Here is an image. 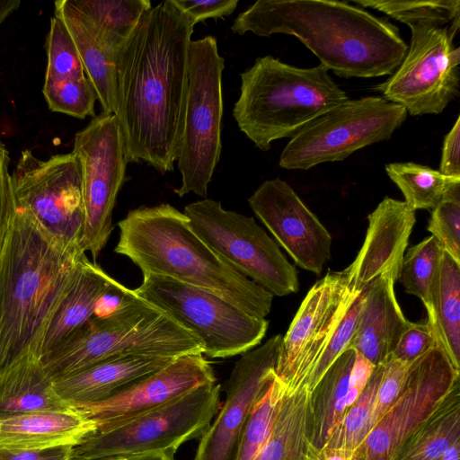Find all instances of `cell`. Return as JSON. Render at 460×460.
Returning a JSON list of instances; mask_svg holds the SVG:
<instances>
[{"mask_svg":"<svg viewBox=\"0 0 460 460\" xmlns=\"http://www.w3.org/2000/svg\"><path fill=\"white\" fill-rule=\"evenodd\" d=\"M79 160L84 226L82 248L93 261L112 232V213L125 181L127 159L119 119L101 113L75 135L72 151Z\"/></svg>","mask_w":460,"mask_h":460,"instance_id":"obj_14","label":"cell"},{"mask_svg":"<svg viewBox=\"0 0 460 460\" xmlns=\"http://www.w3.org/2000/svg\"><path fill=\"white\" fill-rule=\"evenodd\" d=\"M220 390L217 383L205 384L119 426L96 431L73 448L71 460L176 452L208 429L219 406Z\"/></svg>","mask_w":460,"mask_h":460,"instance_id":"obj_10","label":"cell"},{"mask_svg":"<svg viewBox=\"0 0 460 460\" xmlns=\"http://www.w3.org/2000/svg\"><path fill=\"white\" fill-rule=\"evenodd\" d=\"M193 231L225 261L273 296L296 293L297 271L252 217L204 199L183 210Z\"/></svg>","mask_w":460,"mask_h":460,"instance_id":"obj_11","label":"cell"},{"mask_svg":"<svg viewBox=\"0 0 460 460\" xmlns=\"http://www.w3.org/2000/svg\"><path fill=\"white\" fill-rule=\"evenodd\" d=\"M435 332L460 370V262L442 252L434 292Z\"/></svg>","mask_w":460,"mask_h":460,"instance_id":"obj_30","label":"cell"},{"mask_svg":"<svg viewBox=\"0 0 460 460\" xmlns=\"http://www.w3.org/2000/svg\"><path fill=\"white\" fill-rule=\"evenodd\" d=\"M248 203L276 241L305 270L320 274L331 258L332 236L286 181H265Z\"/></svg>","mask_w":460,"mask_h":460,"instance_id":"obj_18","label":"cell"},{"mask_svg":"<svg viewBox=\"0 0 460 460\" xmlns=\"http://www.w3.org/2000/svg\"><path fill=\"white\" fill-rule=\"evenodd\" d=\"M189 354H203L201 341L129 289L112 312L91 318L40 361L53 380L112 358Z\"/></svg>","mask_w":460,"mask_h":460,"instance_id":"obj_6","label":"cell"},{"mask_svg":"<svg viewBox=\"0 0 460 460\" xmlns=\"http://www.w3.org/2000/svg\"><path fill=\"white\" fill-rule=\"evenodd\" d=\"M360 293L342 271H329L307 292L282 337L275 375L292 394L305 387L323 350Z\"/></svg>","mask_w":460,"mask_h":460,"instance_id":"obj_16","label":"cell"},{"mask_svg":"<svg viewBox=\"0 0 460 460\" xmlns=\"http://www.w3.org/2000/svg\"><path fill=\"white\" fill-rule=\"evenodd\" d=\"M382 373L383 365L374 367L365 387L324 446L354 453L364 441L372 429L375 401Z\"/></svg>","mask_w":460,"mask_h":460,"instance_id":"obj_34","label":"cell"},{"mask_svg":"<svg viewBox=\"0 0 460 460\" xmlns=\"http://www.w3.org/2000/svg\"><path fill=\"white\" fill-rule=\"evenodd\" d=\"M175 451L164 450L146 454L113 456L97 460H174Z\"/></svg>","mask_w":460,"mask_h":460,"instance_id":"obj_47","label":"cell"},{"mask_svg":"<svg viewBox=\"0 0 460 460\" xmlns=\"http://www.w3.org/2000/svg\"><path fill=\"white\" fill-rule=\"evenodd\" d=\"M406 117L403 107L384 97L348 100L294 134L279 164L288 170H308L342 161L365 146L389 139Z\"/></svg>","mask_w":460,"mask_h":460,"instance_id":"obj_9","label":"cell"},{"mask_svg":"<svg viewBox=\"0 0 460 460\" xmlns=\"http://www.w3.org/2000/svg\"><path fill=\"white\" fill-rule=\"evenodd\" d=\"M395 282L382 277L364 292L355 332L348 349H352L373 367L384 365L409 324L397 302Z\"/></svg>","mask_w":460,"mask_h":460,"instance_id":"obj_23","label":"cell"},{"mask_svg":"<svg viewBox=\"0 0 460 460\" xmlns=\"http://www.w3.org/2000/svg\"><path fill=\"white\" fill-rule=\"evenodd\" d=\"M54 5V15L63 21L75 44L102 113L115 114L116 62L128 38L94 18L84 8L80 0H59Z\"/></svg>","mask_w":460,"mask_h":460,"instance_id":"obj_21","label":"cell"},{"mask_svg":"<svg viewBox=\"0 0 460 460\" xmlns=\"http://www.w3.org/2000/svg\"><path fill=\"white\" fill-rule=\"evenodd\" d=\"M42 93L52 111L77 119L94 117L98 98L86 75L79 79L44 80Z\"/></svg>","mask_w":460,"mask_h":460,"instance_id":"obj_37","label":"cell"},{"mask_svg":"<svg viewBox=\"0 0 460 460\" xmlns=\"http://www.w3.org/2000/svg\"><path fill=\"white\" fill-rule=\"evenodd\" d=\"M9 164V152L4 144L0 140V249L5 240L16 211Z\"/></svg>","mask_w":460,"mask_h":460,"instance_id":"obj_42","label":"cell"},{"mask_svg":"<svg viewBox=\"0 0 460 460\" xmlns=\"http://www.w3.org/2000/svg\"><path fill=\"white\" fill-rule=\"evenodd\" d=\"M85 256L16 208L0 249V375L40 358L50 319Z\"/></svg>","mask_w":460,"mask_h":460,"instance_id":"obj_3","label":"cell"},{"mask_svg":"<svg viewBox=\"0 0 460 460\" xmlns=\"http://www.w3.org/2000/svg\"><path fill=\"white\" fill-rule=\"evenodd\" d=\"M174 4L185 13L193 24L208 18H223L230 15L238 4L237 0H173Z\"/></svg>","mask_w":460,"mask_h":460,"instance_id":"obj_43","label":"cell"},{"mask_svg":"<svg viewBox=\"0 0 460 460\" xmlns=\"http://www.w3.org/2000/svg\"><path fill=\"white\" fill-rule=\"evenodd\" d=\"M281 341V335H275L236 361L226 383V400L200 437L193 460H237L249 414L275 376Z\"/></svg>","mask_w":460,"mask_h":460,"instance_id":"obj_17","label":"cell"},{"mask_svg":"<svg viewBox=\"0 0 460 460\" xmlns=\"http://www.w3.org/2000/svg\"><path fill=\"white\" fill-rule=\"evenodd\" d=\"M21 4L18 0H0V26Z\"/></svg>","mask_w":460,"mask_h":460,"instance_id":"obj_48","label":"cell"},{"mask_svg":"<svg viewBox=\"0 0 460 460\" xmlns=\"http://www.w3.org/2000/svg\"><path fill=\"white\" fill-rule=\"evenodd\" d=\"M441 173L460 177V116L450 131L445 136L439 170Z\"/></svg>","mask_w":460,"mask_h":460,"instance_id":"obj_44","label":"cell"},{"mask_svg":"<svg viewBox=\"0 0 460 460\" xmlns=\"http://www.w3.org/2000/svg\"><path fill=\"white\" fill-rule=\"evenodd\" d=\"M240 77L233 117L261 151L349 100L322 65L301 68L268 55L257 58Z\"/></svg>","mask_w":460,"mask_h":460,"instance_id":"obj_5","label":"cell"},{"mask_svg":"<svg viewBox=\"0 0 460 460\" xmlns=\"http://www.w3.org/2000/svg\"><path fill=\"white\" fill-rule=\"evenodd\" d=\"M134 292L188 330L203 344V355L225 358L261 343L269 322L248 314L204 289L155 275L143 276Z\"/></svg>","mask_w":460,"mask_h":460,"instance_id":"obj_8","label":"cell"},{"mask_svg":"<svg viewBox=\"0 0 460 460\" xmlns=\"http://www.w3.org/2000/svg\"><path fill=\"white\" fill-rule=\"evenodd\" d=\"M358 5L371 7L410 25L448 26L453 36L460 28L459 0L375 1L354 0Z\"/></svg>","mask_w":460,"mask_h":460,"instance_id":"obj_33","label":"cell"},{"mask_svg":"<svg viewBox=\"0 0 460 460\" xmlns=\"http://www.w3.org/2000/svg\"><path fill=\"white\" fill-rule=\"evenodd\" d=\"M12 184L17 208L29 212L64 244L82 248V172L73 152L41 160L23 150L12 172Z\"/></svg>","mask_w":460,"mask_h":460,"instance_id":"obj_13","label":"cell"},{"mask_svg":"<svg viewBox=\"0 0 460 460\" xmlns=\"http://www.w3.org/2000/svg\"><path fill=\"white\" fill-rule=\"evenodd\" d=\"M459 376L460 370L438 339L429 350L410 364L397 400L355 450L352 460H391L407 437L459 382Z\"/></svg>","mask_w":460,"mask_h":460,"instance_id":"obj_15","label":"cell"},{"mask_svg":"<svg viewBox=\"0 0 460 460\" xmlns=\"http://www.w3.org/2000/svg\"><path fill=\"white\" fill-rule=\"evenodd\" d=\"M353 452L341 448L323 447L316 448L311 445L306 460H352Z\"/></svg>","mask_w":460,"mask_h":460,"instance_id":"obj_46","label":"cell"},{"mask_svg":"<svg viewBox=\"0 0 460 460\" xmlns=\"http://www.w3.org/2000/svg\"><path fill=\"white\" fill-rule=\"evenodd\" d=\"M397 69L375 89L411 116L438 114L459 94L460 48L448 26L414 24Z\"/></svg>","mask_w":460,"mask_h":460,"instance_id":"obj_12","label":"cell"},{"mask_svg":"<svg viewBox=\"0 0 460 460\" xmlns=\"http://www.w3.org/2000/svg\"><path fill=\"white\" fill-rule=\"evenodd\" d=\"M389 178L415 211L433 209L454 188L460 186V177H451L426 165L407 162L385 165Z\"/></svg>","mask_w":460,"mask_h":460,"instance_id":"obj_31","label":"cell"},{"mask_svg":"<svg viewBox=\"0 0 460 460\" xmlns=\"http://www.w3.org/2000/svg\"><path fill=\"white\" fill-rule=\"evenodd\" d=\"M443 249L430 235L404 254L399 279L408 294L419 297L428 314V324L435 332L434 292Z\"/></svg>","mask_w":460,"mask_h":460,"instance_id":"obj_32","label":"cell"},{"mask_svg":"<svg viewBox=\"0 0 460 460\" xmlns=\"http://www.w3.org/2000/svg\"><path fill=\"white\" fill-rule=\"evenodd\" d=\"M96 431L95 422L75 408L22 413L0 418V448L75 447Z\"/></svg>","mask_w":460,"mask_h":460,"instance_id":"obj_24","label":"cell"},{"mask_svg":"<svg viewBox=\"0 0 460 460\" xmlns=\"http://www.w3.org/2000/svg\"><path fill=\"white\" fill-rule=\"evenodd\" d=\"M357 353L347 349L311 392V442L322 448L348 411L345 396L351 386Z\"/></svg>","mask_w":460,"mask_h":460,"instance_id":"obj_28","label":"cell"},{"mask_svg":"<svg viewBox=\"0 0 460 460\" xmlns=\"http://www.w3.org/2000/svg\"><path fill=\"white\" fill-rule=\"evenodd\" d=\"M234 33L297 38L323 66L344 77L392 75L408 45L398 28L345 1L259 0L239 13Z\"/></svg>","mask_w":460,"mask_h":460,"instance_id":"obj_2","label":"cell"},{"mask_svg":"<svg viewBox=\"0 0 460 460\" xmlns=\"http://www.w3.org/2000/svg\"><path fill=\"white\" fill-rule=\"evenodd\" d=\"M435 332L428 323H409L401 334L392 353V358L406 364H411L421 355L429 350L438 340Z\"/></svg>","mask_w":460,"mask_h":460,"instance_id":"obj_41","label":"cell"},{"mask_svg":"<svg viewBox=\"0 0 460 460\" xmlns=\"http://www.w3.org/2000/svg\"><path fill=\"white\" fill-rule=\"evenodd\" d=\"M120 285L85 256L45 332L39 359L63 345L95 314L101 300Z\"/></svg>","mask_w":460,"mask_h":460,"instance_id":"obj_25","label":"cell"},{"mask_svg":"<svg viewBox=\"0 0 460 460\" xmlns=\"http://www.w3.org/2000/svg\"><path fill=\"white\" fill-rule=\"evenodd\" d=\"M72 447L49 449H10L0 448V460H71Z\"/></svg>","mask_w":460,"mask_h":460,"instance_id":"obj_45","label":"cell"},{"mask_svg":"<svg viewBox=\"0 0 460 460\" xmlns=\"http://www.w3.org/2000/svg\"><path fill=\"white\" fill-rule=\"evenodd\" d=\"M438 460H460V440L455 442Z\"/></svg>","mask_w":460,"mask_h":460,"instance_id":"obj_49","label":"cell"},{"mask_svg":"<svg viewBox=\"0 0 460 460\" xmlns=\"http://www.w3.org/2000/svg\"><path fill=\"white\" fill-rule=\"evenodd\" d=\"M363 299L364 292H361L347 311L323 350L305 385V387L310 392L316 386L334 361L348 349L355 332Z\"/></svg>","mask_w":460,"mask_h":460,"instance_id":"obj_39","label":"cell"},{"mask_svg":"<svg viewBox=\"0 0 460 460\" xmlns=\"http://www.w3.org/2000/svg\"><path fill=\"white\" fill-rule=\"evenodd\" d=\"M176 358L129 355L109 358L53 379L56 393L73 408L108 400Z\"/></svg>","mask_w":460,"mask_h":460,"instance_id":"obj_22","label":"cell"},{"mask_svg":"<svg viewBox=\"0 0 460 460\" xmlns=\"http://www.w3.org/2000/svg\"><path fill=\"white\" fill-rule=\"evenodd\" d=\"M311 392H285L270 433L253 460H306L311 447Z\"/></svg>","mask_w":460,"mask_h":460,"instance_id":"obj_27","label":"cell"},{"mask_svg":"<svg viewBox=\"0 0 460 460\" xmlns=\"http://www.w3.org/2000/svg\"><path fill=\"white\" fill-rule=\"evenodd\" d=\"M364 243L344 270L353 292L361 293L375 280L388 277L396 282L415 224V210L404 201L385 197L368 217Z\"/></svg>","mask_w":460,"mask_h":460,"instance_id":"obj_20","label":"cell"},{"mask_svg":"<svg viewBox=\"0 0 460 460\" xmlns=\"http://www.w3.org/2000/svg\"><path fill=\"white\" fill-rule=\"evenodd\" d=\"M225 59L217 39L206 36L190 41L183 128L177 166L179 197L193 192L206 198L221 155L223 116L222 74Z\"/></svg>","mask_w":460,"mask_h":460,"instance_id":"obj_7","label":"cell"},{"mask_svg":"<svg viewBox=\"0 0 460 460\" xmlns=\"http://www.w3.org/2000/svg\"><path fill=\"white\" fill-rule=\"evenodd\" d=\"M216 381L214 370L203 354H189L174 358L108 400L75 409L93 420L97 431H105Z\"/></svg>","mask_w":460,"mask_h":460,"instance_id":"obj_19","label":"cell"},{"mask_svg":"<svg viewBox=\"0 0 460 460\" xmlns=\"http://www.w3.org/2000/svg\"><path fill=\"white\" fill-rule=\"evenodd\" d=\"M118 226L114 252L128 257L143 276L204 289L258 318L270 312L273 295L225 261L170 204L130 210Z\"/></svg>","mask_w":460,"mask_h":460,"instance_id":"obj_4","label":"cell"},{"mask_svg":"<svg viewBox=\"0 0 460 460\" xmlns=\"http://www.w3.org/2000/svg\"><path fill=\"white\" fill-rule=\"evenodd\" d=\"M427 229L442 249L460 262V186L451 190L432 209Z\"/></svg>","mask_w":460,"mask_h":460,"instance_id":"obj_38","label":"cell"},{"mask_svg":"<svg viewBox=\"0 0 460 460\" xmlns=\"http://www.w3.org/2000/svg\"><path fill=\"white\" fill-rule=\"evenodd\" d=\"M286 389L276 375L253 405L246 421L237 460H253L266 442Z\"/></svg>","mask_w":460,"mask_h":460,"instance_id":"obj_35","label":"cell"},{"mask_svg":"<svg viewBox=\"0 0 460 460\" xmlns=\"http://www.w3.org/2000/svg\"><path fill=\"white\" fill-rule=\"evenodd\" d=\"M194 24L173 2L151 6L116 62L117 111L128 163L172 172L183 128Z\"/></svg>","mask_w":460,"mask_h":460,"instance_id":"obj_1","label":"cell"},{"mask_svg":"<svg viewBox=\"0 0 460 460\" xmlns=\"http://www.w3.org/2000/svg\"><path fill=\"white\" fill-rule=\"evenodd\" d=\"M45 49L48 62L44 80L79 79L86 75L66 26L56 15L50 19Z\"/></svg>","mask_w":460,"mask_h":460,"instance_id":"obj_36","label":"cell"},{"mask_svg":"<svg viewBox=\"0 0 460 460\" xmlns=\"http://www.w3.org/2000/svg\"><path fill=\"white\" fill-rule=\"evenodd\" d=\"M460 440V386L457 382L431 414L402 442L391 460H438Z\"/></svg>","mask_w":460,"mask_h":460,"instance_id":"obj_29","label":"cell"},{"mask_svg":"<svg viewBox=\"0 0 460 460\" xmlns=\"http://www.w3.org/2000/svg\"><path fill=\"white\" fill-rule=\"evenodd\" d=\"M409 366L410 364H406L392 357L383 365V373L375 401L372 428L397 400L402 388Z\"/></svg>","mask_w":460,"mask_h":460,"instance_id":"obj_40","label":"cell"},{"mask_svg":"<svg viewBox=\"0 0 460 460\" xmlns=\"http://www.w3.org/2000/svg\"><path fill=\"white\" fill-rule=\"evenodd\" d=\"M74 409L55 391L38 358H28L0 375V418Z\"/></svg>","mask_w":460,"mask_h":460,"instance_id":"obj_26","label":"cell"}]
</instances>
